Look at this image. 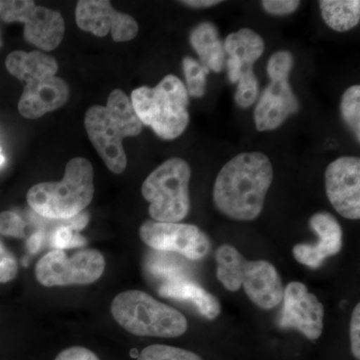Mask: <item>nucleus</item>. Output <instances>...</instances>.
Masks as SVG:
<instances>
[{
	"mask_svg": "<svg viewBox=\"0 0 360 360\" xmlns=\"http://www.w3.org/2000/svg\"><path fill=\"white\" fill-rule=\"evenodd\" d=\"M326 189L329 201L345 219H360V160L343 156L326 170Z\"/></svg>",
	"mask_w": 360,
	"mask_h": 360,
	"instance_id": "obj_12",
	"label": "nucleus"
},
{
	"mask_svg": "<svg viewBox=\"0 0 360 360\" xmlns=\"http://www.w3.org/2000/svg\"><path fill=\"white\" fill-rule=\"evenodd\" d=\"M85 243L86 240L84 236L77 234L75 229L70 227V224L58 227L52 234L51 245L54 250H63L65 248L84 245Z\"/></svg>",
	"mask_w": 360,
	"mask_h": 360,
	"instance_id": "obj_28",
	"label": "nucleus"
},
{
	"mask_svg": "<svg viewBox=\"0 0 360 360\" xmlns=\"http://www.w3.org/2000/svg\"><path fill=\"white\" fill-rule=\"evenodd\" d=\"M262 6L272 15H288L297 11L300 2L298 0H264Z\"/></svg>",
	"mask_w": 360,
	"mask_h": 360,
	"instance_id": "obj_31",
	"label": "nucleus"
},
{
	"mask_svg": "<svg viewBox=\"0 0 360 360\" xmlns=\"http://www.w3.org/2000/svg\"><path fill=\"white\" fill-rule=\"evenodd\" d=\"M217 279L229 291H238L243 286V272L248 260L234 246L224 245L215 252Z\"/></svg>",
	"mask_w": 360,
	"mask_h": 360,
	"instance_id": "obj_21",
	"label": "nucleus"
},
{
	"mask_svg": "<svg viewBox=\"0 0 360 360\" xmlns=\"http://www.w3.org/2000/svg\"><path fill=\"white\" fill-rule=\"evenodd\" d=\"M137 360H202L198 354L182 348L153 345L144 348Z\"/></svg>",
	"mask_w": 360,
	"mask_h": 360,
	"instance_id": "obj_24",
	"label": "nucleus"
},
{
	"mask_svg": "<svg viewBox=\"0 0 360 360\" xmlns=\"http://www.w3.org/2000/svg\"><path fill=\"white\" fill-rule=\"evenodd\" d=\"M189 42L200 56L201 65L213 72H220L225 65L224 42L219 39V30L210 21L196 25L189 34Z\"/></svg>",
	"mask_w": 360,
	"mask_h": 360,
	"instance_id": "obj_18",
	"label": "nucleus"
},
{
	"mask_svg": "<svg viewBox=\"0 0 360 360\" xmlns=\"http://www.w3.org/2000/svg\"><path fill=\"white\" fill-rule=\"evenodd\" d=\"M26 224L18 213L4 212L0 213V234L11 238H22L25 236Z\"/></svg>",
	"mask_w": 360,
	"mask_h": 360,
	"instance_id": "obj_29",
	"label": "nucleus"
},
{
	"mask_svg": "<svg viewBox=\"0 0 360 360\" xmlns=\"http://www.w3.org/2000/svg\"><path fill=\"white\" fill-rule=\"evenodd\" d=\"M340 112L343 120L360 141V86L352 85L341 97Z\"/></svg>",
	"mask_w": 360,
	"mask_h": 360,
	"instance_id": "obj_22",
	"label": "nucleus"
},
{
	"mask_svg": "<svg viewBox=\"0 0 360 360\" xmlns=\"http://www.w3.org/2000/svg\"><path fill=\"white\" fill-rule=\"evenodd\" d=\"M111 314L122 328L137 336L174 338L184 335L188 328L181 312L141 290L116 295Z\"/></svg>",
	"mask_w": 360,
	"mask_h": 360,
	"instance_id": "obj_6",
	"label": "nucleus"
},
{
	"mask_svg": "<svg viewBox=\"0 0 360 360\" xmlns=\"http://www.w3.org/2000/svg\"><path fill=\"white\" fill-rule=\"evenodd\" d=\"M350 345L354 359L360 360V304L357 303L350 321Z\"/></svg>",
	"mask_w": 360,
	"mask_h": 360,
	"instance_id": "obj_32",
	"label": "nucleus"
},
{
	"mask_svg": "<svg viewBox=\"0 0 360 360\" xmlns=\"http://www.w3.org/2000/svg\"><path fill=\"white\" fill-rule=\"evenodd\" d=\"M225 54L238 60L245 68H253L264 51L262 37L250 28H241L225 39Z\"/></svg>",
	"mask_w": 360,
	"mask_h": 360,
	"instance_id": "obj_19",
	"label": "nucleus"
},
{
	"mask_svg": "<svg viewBox=\"0 0 360 360\" xmlns=\"http://www.w3.org/2000/svg\"><path fill=\"white\" fill-rule=\"evenodd\" d=\"M0 20L23 23L26 41L42 51H53L65 37V22L60 13L32 0H0Z\"/></svg>",
	"mask_w": 360,
	"mask_h": 360,
	"instance_id": "obj_9",
	"label": "nucleus"
},
{
	"mask_svg": "<svg viewBox=\"0 0 360 360\" xmlns=\"http://www.w3.org/2000/svg\"><path fill=\"white\" fill-rule=\"evenodd\" d=\"M104 269L105 259L101 251H78L70 257L63 250H53L40 258L35 276L46 288L84 285L98 281Z\"/></svg>",
	"mask_w": 360,
	"mask_h": 360,
	"instance_id": "obj_8",
	"label": "nucleus"
},
{
	"mask_svg": "<svg viewBox=\"0 0 360 360\" xmlns=\"http://www.w3.org/2000/svg\"><path fill=\"white\" fill-rule=\"evenodd\" d=\"M259 92L257 78L255 77L253 68L243 71L238 82L236 87V103L243 108H248L257 101Z\"/></svg>",
	"mask_w": 360,
	"mask_h": 360,
	"instance_id": "obj_25",
	"label": "nucleus"
},
{
	"mask_svg": "<svg viewBox=\"0 0 360 360\" xmlns=\"http://www.w3.org/2000/svg\"><path fill=\"white\" fill-rule=\"evenodd\" d=\"M94 172L86 158L68 161L60 181L40 182L28 191V205L44 219H73L90 205L94 195Z\"/></svg>",
	"mask_w": 360,
	"mask_h": 360,
	"instance_id": "obj_4",
	"label": "nucleus"
},
{
	"mask_svg": "<svg viewBox=\"0 0 360 360\" xmlns=\"http://www.w3.org/2000/svg\"><path fill=\"white\" fill-rule=\"evenodd\" d=\"M139 236L149 248L160 252L177 253L186 259H203L210 250V239L196 225L146 220Z\"/></svg>",
	"mask_w": 360,
	"mask_h": 360,
	"instance_id": "obj_10",
	"label": "nucleus"
},
{
	"mask_svg": "<svg viewBox=\"0 0 360 360\" xmlns=\"http://www.w3.org/2000/svg\"><path fill=\"white\" fill-rule=\"evenodd\" d=\"M84 127L90 142L108 169L113 174H122L127 167L123 141L125 137L141 134L143 127L129 97L122 90H113L106 105L91 106L86 111Z\"/></svg>",
	"mask_w": 360,
	"mask_h": 360,
	"instance_id": "obj_3",
	"label": "nucleus"
},
{
	"mask_svg": "<svg viewBox=\"0 0 360 360\" xmlns=\"http://www.w3.org/2000/svg\"><path fill=\"white\" fill-rule=\"evenodd\" d=\"M283 310L279 326L295 328L310 340L321 338L323 331L324 309L319 298L297 281L288 283L283 292Z\"/></svg>",
	"mask_w": 360,
	"mask_h": 360,
	"instance_id": "obj_13",
	"label": "nucleus"
},
{
	"mask_svg": "<svg viewBox=\"0 0 360 360\" xmlns=\"http://www.w3.org/2000/svg\"><path fill=\"white\" fill-rule=\"evenodd\" d=\"M243 286L248 298L262 309H272L283 300V284L276 267L265 260L246 262Z\"/></svg>",
	"mask_w": 360,
	"mask_h": 360,
	"instance_id": "obj_16",
	"label": "nucleus"
},
{
	"mask_svg": "<svg viewBox=\"0 0 360 360\" xmlns=\"http://www.w3.org/2000/svg\"><path fill=\"white\" fill-rule=\"evenodd\" d=\"M130 101L142 125L151 127L160 139L174 141L188 127V94L175 75H167L155 87L134 89Z\"/></svg>",
	"mask_w": 360,
	"mask_h": 360,
	"instance_id": "obj_5",
	"label": "nucleus"
},
{
	"mask_svg": "<svg viewBox=\"0 0 360 360\" xmlns=\"http://www.w3.org/2000/svg\"><path fill=\"white\" fill-rule=\"evenodd\" d=\"M184 77H186L187 94L188 96L200 98L205 96L206 78L210 70L200 61L193 58H184L182 60Z\"/></svg>",
	"mask_w": 360,
	"mask_h": 360,
	"instance_id": "obj_23",
	"label": "nucleus"
},
{
	"mask_svg": "<svg viewBox=\"0 0 360 360\" xmlns=\"http://www.w3.org/2000/svg\"><path fill=\"white\" fill-rule=\"evenodd\" d=\"M44 236L42 232H37V233L32 234V238L28 239L27 245L28 248L32 252H37L44 243Z\"/></svg>",
	"mask_w": 360,
	"mask_h": 360,
	"instance_id": "obj_35",
	"label": "nucleus"
},
{
	"mask_svg": "<svg viewBox=\"0 0 360 360\" xmlns=\"http://www.w3.org/2000/svg\"><path fill=\"white\" fill-rule=\"evenodd\" d=\"M290 78H272L264 90L255 110L258 131L278 129L300 108V101L291 89Z\"/></svg>",
	"mask_w": 360,
	"mask_h": 360,
	"instance_id": "obj_14",
	"label": "nucleus"
},
{
	"mask_svg": "<svg viewBox=\"0 0 360 360\" xmlns=\"http://www.w3.org/2000/svg\"><path fill=\"white\" fill-rule=\"evenodd\" d=\"M6 66L23 84L18 101V111L23 117L37 120L68 103L70 87L63 78L56 77L58 63L51 54L13 51L7 56Z\"/></svg>",
	"mask_w": 360,
	"mask_h": 360,
	"instance_id": "obj_2",
	"label": "nucleus"
},
{
	"mask_svg": "<svg viewBox=\"0 0 360 360\" xmlns=\"http://www.w3.org/2000/svg\"><path fill=\"white\" fill-rule=\"evenodd\" d=\"M319 7L324 22L335 32H348L359 23V0H321Z\"/></svg>",
	"mask_w": 360,
	"mask_h": 360,
	"instance_id": "obj_20",
	"label": "nucleus"
},
{
	"mask_svg": "<svg viewBox=\"0 0 360 360\" xmlns=\"http://www.w3.org/2000/svg\"><path fill=\"white\" fill-rule=\"evenodd\" d=\"M4 156L1 153V149H0V167L4 165Z\"/></svg>",
	"mask_w": 360,
	"mask_h": 360,
	"instance_id": "obj_36",
	"label": "nucleus"
},
{
	"mask_svg": "<svg viewBox=\"0 0 360 360\" xmlns=\"http://www.w3.org/2000/svg\"><path fill=\"white\" fill-rule=\"evenodd\" d=\"M274 180V167L264 153H240L220 170L213 187V201L229 219L251 221L264 210Z\"/></svg>",
	"mask_w": 360,
	"mask_h": 360,
	"instance_id": "obj_1",
	"label": "nucleus"
},
{
	"mask_svg": "<svg viewBox=\"0 0 360 360\" xmlns=\"http://www.w3.org/2000/svg\"><path fill=\"white\" fill-rule=\"evenodd\" d=\"M56 360H99L91 350L82 347H72L63 350Z\"/></svg>",
	"mask_w": 360,
	"mask_h": 360,
	"instance_id": "obj_33",
	"label": "nucleus"
},
{
	"mask_svg": "<svg viewBox=\"0 0 360 360\" xmlns=\"http://www.w3.org/2000/svg\"><path fill=\"white\" fill-rule=\"evenodd\" d=\"M80 30L104 37L111 33L115 42L129 41L139 33V23L129 14L120 13L108 0H80L75 8Z\"/></svg>",
	"mask_w": 360,
	"mask_h": 360,
	"instance_id": "obj_11",
	"label": "nucleus"
},
{
	"mask_svg": "<svg viewBox=\"0 0 360 360\" xmlns=\"http://www.w3.org/2000/svg\"><path fill=\"white\" fill-rule=\"evenodd\" d=\"M18 266L13 252L0 240V283H7L18 276Z\"/></svg>",
	"mask_w": 360,
	"mask_h": 360,
	"instance_id": "obj_30",
	"label": "nucleus"
},
{
	"mask_svg": "<svg viewBox=\"0 0 360 360\" xmlns=\"http://www.w3.org/2000/svg\"><path fill=\"white\" fill-rule=\"evenodd\" d=\"M191 176L188 163L182 158H172L146 177L141 193L150 203L151 219L158 222H180L186 219L191 210Z\"/></svg>",
	"mask_w": 360,
	"mask_h": 360,
	"instance_id": "obj_7",
	"label": "nucleus"
},
{
	"mask_svg": "<svg viewBox=\"0 0 360 360\" xmlns=\"http://www.w3.org/2000/svg\"><path fill=\"white\" fill-rule=\"evenodd\" d=\"M158 293L162 297L191 302L203 317L210 321L217 319L221 312L219 300L188 278L165 281L158 288Z\"/></svg>",
	"mask_w": 360,
	"mask_h": 360,
	"instance_id": "obj_17",
	"label": "nucleus"
},
{
	"mask_svg": "<svg viewBox=\"0 0 360 360\" xmlns=\"http://www.w3.org/2000/svg\"><path fill=\"white\" fill-rule=\"evenodd\" d=\"M292 66L293 56L290 51H277L272 54L267 63V75L270 79L290 77Z\"/></svg>",
	"mask_w": 360,
	"mask_h": 360,
	"instance_id": "obj_27",
	"label": "nucleus"
},
{
	"mask_svg": "<svg viewBox=\"0 0 360 360\" xmlns=\"http://www.w3.org/2000/svg\"><path fill=\"white\" fill-rule=\"evenodd\" d=\"M148 269L153 276L163 277L165 281L187 278L184 265L165 255H153L148 260Z\"/></svg>",
	"mask_w": 360,
	"mask_h": 360,
	"instance_id": "obj_26",
	"label": "nucleus"
},
{
	"mask_svg": "<svg viewBox=\"0 0 360 360\" xmlns=\"http://www.w3.org/2000/svg\"><path fill=\"white\" fill-rule=\"evenodd\" d=\"M2 47V34H1V28H0V49Z\"/></svg>",
	"mask_w": 360,
	"mask_h": 360,
	"instance_id": "obj_37",
	"label": "nucleus"
},
{
	"mask_svg": "<svg viewBox=\"0 0 360 360\" xmlns=\"http://www.w3.org/2000/svg\"><path fill=\"white\" fill-rule=\"evenodd\" d=\"M180 4L184 6L193 7V8H207L221 4L219 0H186V1H180Z\"/></svg>",
	"mask_w": 360,
	"mask_h": 360,
	"instance_id": "obj_34",
	"label": "nucleus"
},
{
	"mask_svg": "<svg viewBox=\"0 0 360 360\" xmlns=\"http://www.w3.org/2000/svg\"><path fill=\"white\" fill-rule=\"evenodd\" d=\"M309 225L319 236V243L295 245L293 257L300 264L317 269L326 258L340 253L342 248V229L338 219L329 212L315 213L309 219Z\"/></svg>",
	"mask_w": 360,
	"mask_h": 360,
	"instance_id": "obj_15",
	"label": "nucleus"
}]
</instances>
